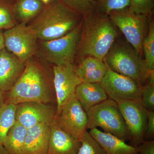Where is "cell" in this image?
Here are the masks:
<instances>
[{"instance_id": "6da1fadb", "label": "cell", "mask_w": 154, "mask_h": 154, "mask_svg": "<svg viewBox=\"0 0 154 154\" xmlns=\"http://www.w3.org/2000/svg\"><path fill=\"white\" fill-rule=\"evenodd\" d=\"M8 93L6 103L14 105L25 102H56L54 87L35 56L25 63L23 72Z\"/></svg>"}, {"instance_id": "7a4b0ae2", "label": "cell", "mask_w": 154, "mask_h": 154, "mask_svg": "<svg viewBox=\"0 0 154 154\" xmlns=\"http://www.w3.org/2000/svg\"><path fill=\"white\" fill-rule=\"evenodd\" d=\"M109 16L96 9L83 16L78 57L92 56L103 60L119 35Z\"/></svg>"}, {"instance_id": "3957f363", "label": "cell", "mask_w": 154, "mask_h": 154, "mask_svg": "<svg viewBox=\"0 0 154 154\" xmlns=\"http://www.w3.org/2000/svg\"><path fill=\"white\" fill-rule=\"evenodd\" d=\"M83 18L60 0H51L29 26L38 39L48 41L66 35L82 23Z\"/></svg>"}, {"instance_id": "277c9868", "label": "cell", "mask_w": 154, "mask_h": 154, "mask_svg": "<svg viewBox=\"0 0 154 154\" xmlns=\"http://www.w3.org/2000/svg\"><path fill=\"white\" fill-rule=\"evenodd\" d=\"M103 60L108 69L130 78L141 85L147 82L150 72L142 56L125 38L117 37Z\"/></svg>"}, {"instance_id": "5b68a950", "label": "cell", "mask_w": 154, "mask_h": 154, "mask_svg": "<svg viewBox=\"0 0 154 154\" xmlns=\"http://www.w3.org/2000/svg\"><path fill=\"white\" fill-rule=\"evenodd\" d=\"M82 32V22L60 38L40 41L36 54L54 66L74 64L78 55Z\"/></svg>"}, {"instance_id": "8992f818", "label": "cell", "mask_w": 154, "mask_h": 154, "mask_svg": "<svg viewBox=\"0 0 154 154\" xmlns=\"http://www.w3.org/2000/svg\"><path fill=\"white\" fill-rule=\"evenodd\" d=\"M88 129L101 128L104 132L126 141L128 130L117 103L108 98L91 108L87 113Z\"/></svg>"}, {"instance_id": "52a82bcc", "label": "cell", "mask_w": 154, "mask_h": 154, "mask_svg": "<svg viewBox=\"0 0 154 154\" xmlns=\"http://www.w3.org/2000/svg\"><path fill=\"white\" fill-rule=\"evenodd\" d=\"M108 16L126 41L142 56L143 42L148 33L150 16L136 14L128 8L113 11Z\"/></svg>"}, {"instance_id": "ba28073f", "label": "cell", "mask_w": 154, "mask_h": 154, "mask_svg": "<svg viewBox=\"0 0 154 154\" xmlns=\"http://www.w3.org/2000/svg\"><path fill=\"white\" fill-rule=\"evenodd\" d=\"M5 48L23 62L34 56L38 51L37 37L29 25H16L3 32Z\"/></svg>"}, {"instance_id": "9c48e42d", "label": "cell", "mask_w": 154, "mask_h": 154, "mask_svg": "<svg viewBox=\"0 0 154 154\" xmlns=\"http://www.w3.org/2000/svg\"><path fill=\"white\" fill-rule=\"evenodd\" d=\"M116 102L128 130L131 145L136 147L144 140L148 110L140 101L123 100Z\"/></svg>"}, {"instance_id": "30bf717a", "label": "cell", "mask_w": 154, "mask_h": 154, "mask_svg": "<svg viewBox=\"0 0 154 154\" xmlns=\"http://www.w3.org/2000/svg\"><path fill=\"white\" fill-rule=\"evenodd\" d=\"M100 84L108 98L116 102L123 100H140L143 86L130 78L110 69L107 68Z\"/></svg>"}, {"instance_id": "8fae6325", "label": "cell", "mask_w": 154, "mask_h": 154, "mask_svg": "<svg viewBox=\"0 0 154 154\" xmlns=\"http://www.w3.org/2000/svg\"><path fill=\"white\" fill-rule=\"evenodd\" d=\"M54 121L62 129L79 141L88 131L87 113L75 97L62 107Z\"/></svg>"}, {"instance_id": "7c38bea8", "label": "cell", "mask_w": 154, "mask_h": 154, "mask_svg": "<svg viewBox=\"0 0 154 154\" xmlns=\"http://www.w3.org/2000/svg\"><path fill=\"white\" fill-rule=\"evenodd\" d=\"M53 85L56 98V115L63 105L75 97L78 86L82 83L74 64L54 66Z\"/></svg>"}, {"instance_id": "4fadbf2b", "label": "cell", "mask_w": 154, "mask_h": 154, "mask_svg": "<svg viewBox=\"0 0 154 154\" xmlns=\"http://www.w3.org/2000/svg\"><path fill=\"white\" fill-rule=\"evenodd\" d=\"M57 108L41 102H30L17 105L16 121L26 128L41 123L52 124L55 119Z\"/></svg>"}, {"instance_id": "5bb4252c", "label": "cell", "mask_w": 154, "mask_h": 154, "mask_svg": "<svg viewBox=\"0 0 154 154\" xmlns=\"http://www.w3.org/2000/svg\"><path fill=\"white\" fill-rule=\"evenodd\" d=\"M25 67L20 60L5 48L0 50V89L9 91L17 82Z\"/></svg>"}, {"instance_id": "9a60e30c", "label": "cell", "mask_w": 154, "mask_h": 154, "mask_svg": "<svg viewBox=\"0 0 154 154\" xmlns=\"http://www.w3.org/2000/svg\"><path fill=\"white\" fill-rule=\"evenodd\" d=\"M81 146L79 140L58 126L51 125L47 154H76Z\"/></svg>"}, {"instance_id": "2e32d148", "label": "cell", "mask_w": 154, "mask_h": 154, "mask_svg": "<svg viewBox=\"0 0 154 154\" xmlns=\"http://www.w3.org/2000/svg\"><path fill=\"white\" fill-rule=\"evenodd\" d=\"M41 123L27 129L23 154H47L51 125Z\"/></svg>"}, {"instance_id": "e0dca14e", "label": "cell", "mask_w": 154, "mask_h": 154, "mask_svg": "<svg viewBox=\"0 0 154 154\" xmlns=\"http://www.w3.org/2000/svg\"><path fill=\"white\" fill-rule=\"evenodd\" d=\"M79 60L75 71L82 83L101 82L108 68L103 60L87 56Z\"/></svg>"}, {"instance_id": "ac0fdd59", "label": "cell", "mask_w": 154, "mask_h": 154, "mask_svg": "<svg viewBox=\"0 0 154 154\" xmlns=\"http://www.w3.org/2000/svg\"><path fill=\"white\" fill-rule=\"evenodd\" d=\"M75 97L86 113L92 107L108 99L100 83H81L76 90Z\"/></svg>"}, {"instance_id": "d6986e66", "label": "cell", "mask_w": 154, "mask_h": 154, "mask_svg": "<svg viewBox=\"0 0 154 154\" xmlns=\"http://www.w3.org/2000/svg\"><path fill=\"white\" fill-rule=\"evenodd\" d=\"M90 134L105 150L107 154H137L136 147L127 144L125 141L99 130L91 129Z\"/></svg>"}, {"instance_id": "ffe728a7", "label": "cell", "mask_w": 154, "mask_h": 154, "mask_svg": "<svg viewBox=\"0 0 154 154\" xmlns=\"http://www.w3.org/2000/svg\"><path fill=\"white\" fill-rule=\"evenodd\" d=\"M27 131V128L15 121L3 144L8 154H23Z\"/></svg>"}, {"instance_id": "44dd1931", "label": "cell", "mask_w": 154, "mask_h": 154, "mask_svg": "<svg viewBox=\"0 0 154 154\" xmlns=\"http://www.w3.org/2000/svg\"><path fill=\"white\" fill-rule=\"evenodd\" d=\"M45 5L40 0H17L13 11L20 23L27 24L40 14Z\"/></svg>"}, {"instance_id": "7402d4cb", "label": "cell", "mask_w": 154, "mask_h": 154, "mask_svg": "<svg viewBox=\"0 0 154 154\" xmlns=\"http://www.w3.org/2000/svg\"><path fill=\"white\" fill-rule=\"evenodd\" d=\"M17 105L4 103L0 107V144L3 145L7 134L16 121Z\"/></svg>"}, {"instance_id": "603a6c76", "label": "cell", "mask_w": 154, "mask_h": 154, "mask_svg": "<svg viewBox=\"0 0 154 154\" xmlns=\"http://www.w3.org/2000/svg\"><path fill=\"white\" fill-rule=\"evenodd\" d=\"M142 51L146 67L149 72L154 71V24L151 19L148 33L143 42Z\"/></svg>"}, {"instance_id": "cb8c5ba5", "label": "cell", "mask_w": 154, "mask_h": 154, "mask_svg": "<svg viewBox=\"0 0 154 154\" xmlns=\"http://www.w3.org/2000/svg\"><path fill=\"white\" fill-rule=\"evenodd\" d=\"M80 141L81 146L76 154H107L99 143L88 131Z\"/></svg>"}, {"instance_id": "d4e9b609", "label": "cell", "mask_w": 154, "mask_h": 154, "mask_svg": "<svg viewBox=\"0 0 154 154\" xmlns=\"http://www.w3.org/2000/svg\"><path fill=\"white\" fill-rule=\"evenodd\" d=\"M130 0H98L96 10L108 15L111 12L128 9Z\"/></svg>"}, {"instance_id": "484cf974", "label": "cell", "mask_w": 154, "mask_h": 154, "mask_svg": "<svg viewBox=\"0 0 154 154\" xmlns=\"http://www.w3.org/2000/svg\"><path fill=\"white\" fill-rule=\"evenodd\" d=\"M66 5L82 16L96 9L98 0H60Z\"/></svg>"}, {"instance_id": "4316f807", "label": "cell", "mask_w": 154, "mask_h": 154, "mask_svg": "<svg viewBox=\"0 0 154 154\" xmlns=\"http://www.w3.org/2000/svg\"><path fill=\"white\" fill-rule=\"evenodd\" d=\"M13 6L0 1V30H8L16 25Z\"/></svg>"}, {"instance_id": "83f0119b", "label": "cell", "mask_w": 154, "mask_h": 154, "mask_svg": "<svg viewBox=\"0 0 154 154\" xmlns=\"http://www.w3.org/2000/svg\"><path fill=\"white\" fill-rule=\"evenodd\" d=\"M140 102L148 111H154V83L147 82L143 86Z\"/></svg>"}, {"instance_id": "f1b7e54d", "label": "cell", "mask_w": 154, "mask_h": 154, "mask_svg": "<svg viewBox=\"0 0 154 154\" xmlns=\"http://www.w3.org/2000/svg\"><path fill=\"white\" fill-rule=\"evenodd\" d=\"M154 6V0H130L128 9L137 14L151 16Z\"/></svg>"}, {"instance_id": "f546056e", "label": "cell", "mask_w": 154, "mask_h": 154, "mask_svg": "<svg viewBox=\"0 0 154 154\" xmlns=\"http://www.w3.org/2000/svg\"><path fill=\"white\" fill-rule=\"evenodd\" d=\"M136 148L137 154H154V141L144 140Z\"/></svg>"}, {"instance_id": "4dcf8cb0", "label": "cell", "mask_w": 154, "mask_h": 154, "mask_svg": "<svg viewBox=\"0 0 154 154\" xmlns=\"http://www.w3.org/2000/svg\"><path fill=\"white\" fill-rule=\"evenodd\" d=\"M154 136V112L148 111V122L144 139H151Z\"/></svg>"}, {"instance_id": "1f68e13d", "label": "cell", "mask_w": 154, "mask_h": 154, "mask_svg": "<svg viewBox=\"0 0 154 154\" xmlns=\"http://www.w3.org/2000/svg\"><path fill=\"white\" fill-rule=\"evenodd\" d=\"M5 48V41H4L3 32L0 30V50Z\"/></svg>"}, {"instance_id": "d6a6232c", "label": "cell", "mask_w": 154, "mask_h": 154, "mask_svg": "<svg viewBox=\"0 0 154 154\" xmlns=\"http://www.w3.org/2000/svg\"><path fill=\"white\" fill-rule=\"evenodd\" d=\"M3 91L0 89V107L4 103Z\"/></svg>"}, {"instance_id": "836d02e7", "label": "cell", "mask_w": 154, "mask_h": 154, "mask_svg": "<svg viewBox=\"0 0 154 154\" xmlns=\"http://www.w3.org/2000/svg\"><path fill=\"white\" fill-rule=\"evenodd\" d=\"M0 154H8L3 145L0 144Z\"/></svg>"}, {"instance_id": "e575fe53", "label": "cell", "mask_w": 154, "mask_h": 154, "mask_svg": "<svg viewBox=\"0 0 154 154\" xmlns=\"http://www.w3.org/2000/svg\"><path fill=\"white\" fill-rule=\"evenodd\" d=\"M40 1H41L43 4H44L45 5H46V4H48L51 0H40Z\"/></svg>"}]
</instances>
